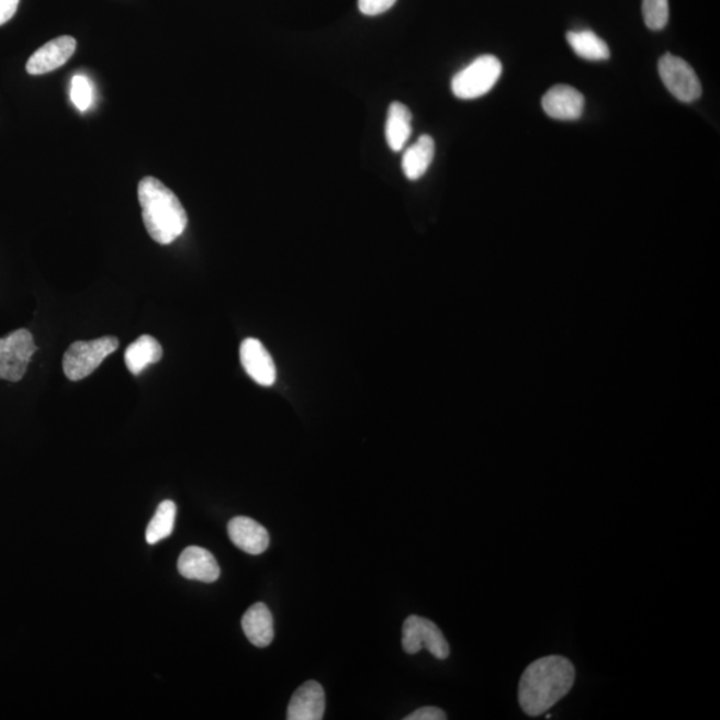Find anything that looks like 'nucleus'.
<instances>
[{"label": "nucleus", "mask_w": 720, "mask_h": 720, "mask_svg": "<svg viewBox=\"0 0 720 720\" xmlns=\"http://www.w3.org/2000/svg\"><path fill=\"white\" fill-rule=\"evenodd\" d=\"M575 682V667L567 657H540L525 670L519 683V705L529 717L543 716L566 697Z\"/></svg>", "instance_id": "obj_1"}, {"label": "nucleus", "mask_w": 720, "mask_h": 720, "mask_svg": "<svg viewBox=\"0 0 720 720\" xmlns=\"http://www.w3.org/2000/svg\"><path fill=\"white\" fill-rule=\"evenodd\" d=\"M143 223L159 245H171L188 227L189 216L178 196L154 177L143 178L138 185Z\"/></svg>", "instance_id": "obj_2"}, {"label": "nucleus", "mask_w": 720, "mask_h": 720, "mask_svg": "<svg viewBox=\"0 0 720 720\" xmlns=\"http://www.w3.org/2000/svg\"><path fill=\"white\" fill-rule=\"evenodd\" d=\"M120 347V339L103 337L94 340H79L68 347L64 357V371L68 380L78 382L94 372L103 360Z\"/></svg>", "instance_id": "obj_3"}, {"label": "nucleus", "mask_w": 720, "mask_h": 720, "mask_svg": "<svg viewBox=\"0 0 720 720\" xmlns=\"http://www.w3.org/2000/svg\"><path fill=\"white\" fill-rule=\"evenodd\" d=\"M502 76L500 60L494 55H482L452 78L451 90L463 101L486 95Z\"/></svg>", "instance_id": "obj_4"}, {"label": "nucleus", "mask_w": 720, "mask_h": 720, "mask_svg": "<svg viewBox=\"0 0 720 720\" xmlns=\"http://www.w3.org/2000/svg\"><path fill=\"white\" fill-rule=\"evenodd\" d=\"M36 350L33 334L26 328L0 338V380L20 382Z\"/></svg>", "instance_id": "obj_5"}, {"label": "nucleus", "mask_w": 720, "mask_h": 720, "mask_svg": "<svg viewBox=\"0 0 720 720\" xmlns=\"http://www.w3.org/2000/svg\"><path fill=\"white\" fill-rule=\"evenodd\" d=\"M402 645L407 654H417L425 648L439 661L450 656V645L439 627L418 616L408 617L403 623Z\"/></svg>", "instance_id": "obj_6"}, {"label": "nucleus", "mask_w": 720, "mask_h": 720, "mask_svg": "<svg viewBox=\"0 0 720 720\" xmlns=\"http://www.w3.org/2000/svg\"><path fill=\"white\" fill-rule=\"evenodd\" d=\"M666 89L683 103L697 101L701 95V85L694 68L685 59L673 54L663 55L657 65Z\"/></svg>", "instance_id": "obj_7"}, {"label": "nucleus", "mask_w": 720, "mask_h": 720, "mask_svg": "<svg viewBox=\"0 0 720 720\" xmlns=\"http://www.w3.org/2000/svg\"><path fill=\"white\" fill-rule=\"evenodd\" d=\"M77 41L72 36H59L36 49L27 61L26 70L30 76H45L65 66L76 54Z\"/></svg>", "instance_id": "obj_8"}, {"label": "nucleus", "mask_w": 720, "mask_h": 720, "mask_svg": "<svg viewBox=\"0 0 720 720\" xmlns=\"http://www.w3.org/2000/svg\"><path fill=\"white\" fill-rule=\"evenodd\" d=\"M240 362L247 375L260 386L270 387L277 381V368L274 360L267 351L262 341L256 338H247L240 345Z\"/></svg>", "instance_id": "obj_9"}, {"label": "nucleus", "mask_w": 720, "mask_h": 720, "mask_svg": "<svg viewBox=\"0 0 720 720\" xmlns=\"http://www.w3.org/2000/svg\"><path fill=\"white\" fill-rule=\"evenodd\" d=\"M542 108L552 120L576 121L585 111V97L574 87L558 85L545 92Z\"/></svg>", "instance_id": "obj_10"}, {"label": "nucleus", "mask_w": 720, "mask_h": 720, "mask_svg": "<svg viewBox=\"0 0 720 720\" xmlns=\"http://www.w3.org/2000/svg\"><path fill=\"white\" fill-rule=\"evenodd\" d=\"M326 695L318 682L308 680L297 688L290 700L289 720H320L325 716Z\"/></svg>", "instance_id": "obj_11"}, {"label": "nucleus", "mask_w": 720, "mask_h": 720, "mask_svg": "<svg viewBox=\"0 0 720 720\" xmlns=\"http://www.w3.org/2000/svg\"><path fill=\"white\" fill-rule=\"evenodd\" d=\"M178 570L185 580L213 583L220 580L221 567L206 549L191 545L179 556Z\"/></svg>", "instance_id": "obj_12"}, {"label": "nucleus", "mask_w": 720, "mask_h": 720, "mask_svg": "<svg viewBox=\"0 0 720 720\" xmlns=\"http://www.w3.org/2000/svg\"><path fill=\"white\" fill-rule=\"evenodd\" d=\"M228 537L238 549L251 555L262 554L270 543L269 532L265 527L247 517L229 520Z\"/></svg>", "instance_id": "obj_13"}, {"label": "nucleus", "mask_w": 720, "mask_h": 720, "mask_svg": "<svg viewBox=\"0 0 720 720\" xmlns=\"http://www.w3.org/2000/svg\"><path fill=\"white\" fill-rule=\"evenodd\" d=\"M241 627L248 641L257 648H267L274 639V619L265 604H256L248 608L241 618Z\"/></svg>", "instance_id": "obj_14"}, {"label": "nucleus", "mask_w": 720, "mask_h": 720, "mask_svg": "<svg viewBox=\"0 0 720 720\" xmlns=\"http://www.w3.org/2000/svg\"><path fill=\"white\" fill-rule=\"evenodd\" d=\"M436 155V142L430 135H421L403 155L402 169L409 180L424 177Z\"/></svg>", "instance_id": "obj_15"}, {"label": "nucleus", "mask_w": 720, "mask_h": 720, "mask_svg": "<svg viewBox=\"0 0 720 720\" xmlns=\"http://www.w3.org/2000/svg\"><path fill=\"white\" fill-rule=\"evenodd\" d=\"M164 357V349L151 335H142L124 353V362L133 375H139L148 365L158 363Z\"/></svg>", "instance_id": "obj_16"}, {"label": "nucleus", "mask_w": 720, "mask_h": 720, "mask_svg": "<svg viewBox=\"0 0 720 720\" xmlns=\"http://www.w3.org/2000/svg\"><path fill=\"white\" fill-rule=\"evenodd\" d=\"M413 114L401 102L390 104L386 121V140L393 151H402L413 133Z\"/></svg>", "instance_id": "obj_17"}, {"label": "nucleus", "mask_w": 720, "mask_h": 720, "mask_svg": "<svg viewBox=\"0 0 720 720\" xmlns=\"http://www.w3.org/2000/svg\"><path fill=\"white\" fill-rule=\"evenodd\" d=\"M567 42L576 55L587 60H606L610 58V48L593 31H570Z\"/></svg>", "instance_id": "obj_18"}, {"label": "nucleus", "mask_w": 720, "mask_h": 720, "mask_svg": "<svg viewBox=\"0 0 720 720\" xmlns=\"http://www.w3.org/2000/svg\"><path fill=\"white\" fill-rule=\"evenodd\" d=\"M177 506L172 500L161 502L146 530L148 544H157L169 538L176 526Z\"/></svg>", "instance_id": "obj_19"}, {"label": "nucleus", "mask_w": 720, "mask_h": 720, "mask_svg": "<svg viewBox=\"0 0 720 720\" xmlns=\"http://www.w3.org/2000/svg\"><path fill=\"white\" fill-rule=\"evenodd\" d=\"M643 20L653 31L666 27L670 16L668 0H643Z\"/></svg>", "instance_id": "obj_20"}, {"label": "nucleus", "mask_w": 720, "mask_h": 720, "mask_svg": "<svg viewBox=\"0 0 720 720\" xmlns=\"http://www.w3.org/2000/svg\"><path fill=\"white\" fill-rule=\"evenodd\" d=\"M70 97L74 105L79 111L89 110L92 101H94V90H92L90 80L85 76L74 77L71 80Z\"/></svg>", "instance_id": "obj_21"}, {"label": "nucleus", "mask_w": 720, "mask_h": 720, "mask_svg": "<svg viewBox=\"0 0 720 720\" xmlns=\"http://www.w3.org/2000/svg\"><path fill=\"white\" fill-rule=\"evenodd\" d=\"M396 0H358L359 10L364 15L375 16L389 11Z\"/></svg>", "instance_id": "obj_22"}, {"label": "nucleus", "mask_w": 720, "mask_h": 720, "mask_svg": "<svg viewBox=\"0 0 720 720\" xmlns=\"http://www.w3.org/2000/svg\"><path fill=\"white\" fill-rule=\"evenodd\" d=\"M406 720H445L447 719L446 712L438 709V707L427 706L421 709L409 713Z\"/></svg>", "instance_id": "obj_23"}, {"label": "nucleus", "mask_w": 720, "mask_h": 720, "mask_svg": "<svg viewBox=\"0 0 720 720\" xmlns=\"http://www.w3.org/2000/svg\"><path fill=\"white\" fill-rule=\"evenodd\" d=\"M20 0H0V26L15 15Z\"/></svg>", "instance_id": "obj_24"}]
</instances>
